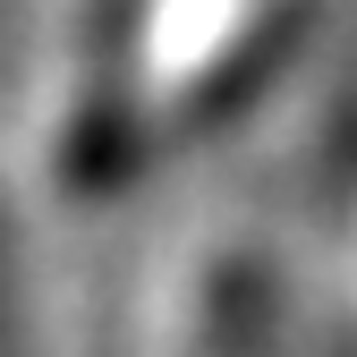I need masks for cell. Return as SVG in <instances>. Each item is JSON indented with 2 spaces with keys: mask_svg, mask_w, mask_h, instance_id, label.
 <instances>
[{
  "mask_svg": "<svg viewBox=\"0 0 357 357\" xmlns=\"http://www.w3.org/2000/svg\"><path fill=\"white\" fill-rule=\"evenodd\" d=\"M0 357H34L17 324V273H9V230H0Z\"/></svg>",
  "mask_w": 357,
  "mask_h": 357,
  "instance_id": "6da1fadb",
  "label": "cell"
}]
</instances>
